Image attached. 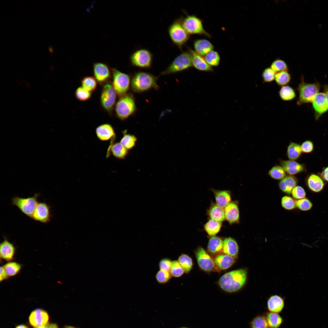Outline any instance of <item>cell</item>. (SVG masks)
Here are the masks:
<instances>
[{
	"label": "cell",
	"mask_w": 328,
	"mask_h": 328,
	"mask_svg": "<svg viewBox=\"0 0 328 328\" xmlns=\"http://www.w3.org/2000/svg\"><path fill=\"white\" fill-rule=\"evenodd\" d=\"M123 134L120 142L128 150L132 149L136 145V137L133 135L127 133L126 130L123 131Z\"/></svg>",
	"instance_id": "obj_36"
},
{
	"label": "cell",
	"mask_w": 328,
	"mask_h": 328,
	"mask_svg": "<svg viewBox=\"0 0 328 328\" xmlns=\"http://www.w3.org/2000/svg\"><path fill=\"white\" fill-rule=\"evenodd\" d=\"M30 324L35 327H36L47 323L49 316L46 312L39 309L33 311L29 318Z\"/></svg>",
	"instance_id": "obj_19"
},
{
	"label": "cell",
	"mask_w": 328,
	"mask_h": 328,
	"mask_svg": "<svg viewBox=\"0 0 328 328\" xmlns=\"http://www.w3.org/2000/svg\"><path fill=\"white\" fill-rule=\"evenodd\" d=\"M91 92L86 90L82 86L78 87L76 90L75 96L78 100L85 101L90 99Z\"/></svg>",
	"instance_id": "obj_46"
},
{
	"label": "cell",
	"mask_w": 328,
	"mask_h": 328,
	"mask_svg": "<svg viewBox=\"0 0 328 328\" xmlns=\"http://www.w3.org/2000/svg\"><path fill=\"white\" fill-rule=\"evenodd\" d=\"M247 271L244 268L235 270L225 273L220 278L218 284L224 291L233 293L239 291L245 283Z\"/></svg>",
	"instance_id": "obj_1"
},
{
	"label": "cell",
	"mask_w": 328,
	"mask_h": 328,
	"mask_svg": "<svg viewBox=\"0 0 328 328\" xmlns=\"http://www.w3.org/2000/svg\"><path fill=\"white\" fill-rule=\"evenodd\" d=\"M221 226V222L210 219L205 224L204 229L209 236H213L219 232Z\"/></svg>",
	"instance_id": "obj_34"
},
{
	"label": "cell",
	"mask_w": 328,
	"mask_h": 328,
	"mask_svg": "<svg viewBox=\"0 0 328 328\" xmlns=\"http://www.w3.org/2000/svg\"><path fill=\"white\" fill-rule=\"evenodd\" d=\"M188 328V327H181V328Z\"/></svg>",
	"instance_id": "obj_64"
},
{
	"label": "cell",
	"mask_w": 328,
	"mask_h": 328,
	"mask_svg": "<svg viewBox=\"0 0 328 328\" xmlns=\"http://www.w3.org/2000/svg\"><path fill=\"white\" fill-rule=\"evenodd\" d=\"M320 176L323 179L328 182V166L325 168L321 172Z\"/></svg>",
	"instance_id": "obj_54"
},
{
	"label": "cell",
	"mask_w": 328,
	"mask_h": 328,
	"mask_svg": "<svg viewBox=\"0 0 328 328\" xmlns=\"http://www.w3.org/2000/svg\"><path fill=\"white\" fill-rule=\"evenodd\" d=\"M207 214L210 219L221 222L225 219L224 210L214 203L211 204Z\"/></svg>",
	"instance_id": "obj_31"
},
{
	"label": "cell",
	"mask_w": 328,
	"mask_h": 328,
	"mask_svg": "<svg viewBox=\"0 0 328 328\" xmlns=\"http://www.w3.org/2000/svg\"><path fill=\"white\" fill-rule=\"evenodd\" d=\"M51 207L44 202L38 203L31 218L40 222L46 223L50 222L51 218Z\"/></svg>",
	"instance_id": "obj_14"
},
{
	"label": "cell",
	"mask_w": 328,
	"mask_h": 328,
	"mask_svg": "<svg viewBox=\"0 0 328 328\" xmlns=\"http://www.w3.org/2000/svg\"><path fill=\"white\" fill-rule=\"evenodd\" d=\"M214 259L216 266L219 272L226 270L232 266L235 262V258L223 253L217 255Z\"/></svg>",
	"instance_id": "obj_23"
},
{
	"label": "cell",
	"mask_w": 328,
	"mask_h": 328,
	"mask_svg": "<svg viewBox=\"0 0 328 328\" xmlns=\"http://www.w3.org/2000/svg\"><path fill=\"white\" fill-rule=\"evenodd\" d=\"M296 206L299 210L306 211L310 210L312 207L313 204L309 200L305 198L296 201Z\"/></svg>",
	"instance_id": "obj_49"
},
{
	"label": "cell",
	"mask_w": 328,
	"mask_h": 328,
	"mask_svg": "<svg viewBox=\"0 0 328 328\" xmlns=\"http://www.w3.org/2000/svg\"><path fill=\"white\" fill-rule=\"evenodd\" d=\"M172 261L168 258H164L161 259L159 263V267L160 270L170 272V269Z\"/></svg>",
	"instance_id": "obj_52"
},
{
	"label": "cell",
	"mask_w": 328,
	"mask_h": 328,
	"mask_svg": "<svg viewBox=\"0 0 328 328\" xmlns=\"http://www.w3.org/2000/svg\"><path fill=\"white\" fill-rule=\"evenodd\" d=\"M281 203L282 207L287 210H292L296 207V201L288 196H285L282 198Z\"/></svg>",
	"instance_id": "obj_47"
},
{
	"label": "cell",
	"mask_w": 328,
	"mask_h": 328,
	"mask_svg": "<svg viewBox=\"0 0 328 328\" xmlns=\"http://www.w3.org/2000/svg\"><path fill=\"white\" fill-rule=\"evenodd\" d=\"M8 277H11L18 274L21 268V265L15 262L9 261L3 266Z\"/></svg>",
	"instance_id": "obj_37"
},
{
	"label": "cell",
	"mask_w": 328,
	"mask_h": 328,
	"mask_svg": "<svg viewBox=\"0 0 328 328\" xmlns=\"http://www.w3.org/2000/svg\"><path fill=\"white\" fill-rule=\"evenodd\" d=\"M316 119L328 110V104L324 93H319L312 102Z\"/></svg>",
	"instance_id": "obj_17"
},
{
	"label": "cell",
	"mask_w": 328,
	"mask_h": 328,
	"mask_svg": "<svg viewBox=\"0 0 328 328\" xmlns=\"http://www.w3.org/2000/svg\"><path fill=\"white\" fill-rule=\"evenodd\" d=\"M270 68L276 73L282 71H288L289 70L286 63L280 59H277L273 61Z\"/></svg>",
	"instance_id": "obj_45"
},
{
	"label": "cell",
	"mask_w": 328,
	"mask_h": 328,
	"mask_svg": "<svg viewBox=\"0 0 328 328\" xmlns=\"http://www.w3.org/2000/svg\"><path fill=\"white\" fill-rule=\"evenodd\" d=\"M193 45L194 51L203 56H204L214 49V46L212 43L205 39L195 40L193 42Z\"/></svg>",
	"instance_id": "obj_25"
},
{
	"label": "cell",
	"mask_w": 328,
	"mask_h": 328,
	"mask_svg": "<svg viewBox=\"0 0 328 328\" xmlns=\"http://www.w3.org/2000/svg\"><path fill=\"white\" fill-rule=\"evenodd\" d=\"M43 101L46 104L47 103V101L45 100H43Z\"/></svg>",
	"instance_id": "obj_62"
},
{
	"label": "cell",
	"mask_w": 328,
	"mask_h": 328,
	"mask_svg": "<svg viewBox=\"0 0 328 328\" xmlns=\"http://www.w3.org/2000/svg\"><path fill=\"white\" fill-rule=\"evenodd\" d=\"M279 162L280 166L289 175H294L304 171L305 169L303 164L294 160L279 159Z\"/></svg>",
	"instance_id": "obj_18"
},
{
	"label": "cell",
	"mask_w": 328,
	"mask_h": 328,
	"mask_svg": "<svg viewBox=\"0 0 328 328\" xmlns=\"http://www.w3.org/2000/svg\"><path fill=\"white\" fill-rule=\"evenodd\" d=\"M190 52L192 67L197 70L204 72H213L214 69L206 62L204 57L196 53L191 48L187 47Z\"/></svg>",
	"instance_id": "obj_16"
},
{
	"label": "cell",
	"mask_w": 328,
	"mask_h": 328,
	"mask_svg": "<svg viewBox=\"0 0 328 328\" xmlns=\"http://www.w3.org/2000/svg\"><path fill=\"white\" fill-rule=\"evenodd\" d=\"M112 85L118 95L120 97L127 93L131 87V79L128 74L118 69H111Z\"/></svg>",
	"instance_id": "obj_9"
},
{
	"label": "cell",
	"mask_w": 328,
	"mask_h": 328,
	"mask_svg": "<svg viewBox=\"0 0 328 328\" xmlns=\"http://www.w3.org/2000/svg\"><path fill=\"white\" fill-rule=\"evenodd\" d=\"M15 328H28V327L24 325H21L18 326Z\"/></svg>",
	"instance_id": "obj_60"
},
{
	"label": "cell",
	"mask_w": 328,
	"mask_h": 328,
	"mask_svg": "<svg viewBox=\"0 0 328 328\" xmlns=\"http://www.w3.org/2000/svg\"><path fill=\"white\" fill-rule=\"evenodd\" d=\"M25 84H26V86L27 87H28L29 88H31V87L30 85V84L29 83H26Z\"/></svg>",
	"instance_id": "obj_61"
},
{
	"label": "cell",
	"mask_w": 328,
	"mask_h": 328,
	"mask_svg": "<svg viewBox=\"0 0 328 328\" xmlns=\"http://www.w3.org/2000/svg\"><path fill=\"white\" fill-rule=\"evenodd\" d=\"M291 193L293 198L297 200L305 198L306 194L304 189L300 186H296L294 188Z\"/></svg>",
	"instance_id": "obj_51"
},
{
	"label": "cell",
	"mask_w": 328,
	"mask_h": 328,
	"mask_svg": "<svg viewBox=\"0 0 328 328\" xmlns=\"http://www.w3.org/2000/svg\"><path fill=\"white\" fill-rule=\"evenodd\" d=\"M195 254L200 268L207 272H219L214 259L202 247L199 246L195 251Z\"/></svg>",
	"instance_id": "obj_12"
},
{
	"label": "cell",
	"mask_w": 328,
	"mask_h": 328,
	"mask_svg": "<svg viewBox=\"0 0 328 328\" xmlns=\"http://www.w3.org/2000/svg\"><path fill=\"white\" fill-rule=\"evenodd\" d=\"M268 174L276 180H281L286 176V173L283 168L279 165H275L268 171Z\"/></svg>",
	"instance_id": "obj_42"
},
{
	"label": "cell",
	"mask_w": 328,
	"mask_h": 328,
	"mask_svg": "<svg viewBox=\"0 0 328 328\" xmlns=\"http://www.w3.org/2000/svg\"><path fill=\"white\" fill-rule=\"evenodd\" d=\"M49 328H58L57 325L55 324H52L50 325Z\"/></svg>",
	"instance_id": "obj_58"
},
{
	"label": "cell",
	"mask_w": 328,
	"mask_h": 328,
	"mask_svg": "<svg viewBox=\"0 0 328 328\" xmlns=\"http://www.w3.org/2000/svg\"><path fill=\"white\" fill-rule=\"evenodd\" d=\"M324 94H325L326 98L328 104V85H326L324 87Z\"/></svg>",
	"instance_id": "obj_56"
},
{
	"label": "cell",
	"mask_w": 328,
	"mask_h": 328,
	"mask_svg": "<svg viewBox=\"0 0 328 328\" xmlns=\"http://www.w3.org/2000/svg\"><path fill=\"white\" fill-rule=\"evenodd\" d=\"M250 328H269L264 315H257L249 323Z\"/></svg>",
	"instance_id": "obj_38"
},
{
	"label": "cell",
	"mask_w": 328,
	"mask_h": 328,
	"mask_svg": "<svg viewBox=\"0 0 328 328\" xmlns=\"http://www.w3.org/2000/svg\"><path fill=\"white\" fill-rule=\"evenodd\" d=\"M177 261L184 272L188 273L191 270L193 266V262L192 258L188 255L182 254L179 257Z\"/></svg>",
	"instance_id": "obj_39"
},
{
	"label": "cell",
	"mask_w": 328,
	"mask_h": 328,
	"mask_svg": "<svg viewBox=\"0 0 328 328\" xmlns=\"http://www.w3.org/2000/svg\"><path fill=\"white\" fill-rule=\"evenodd\" d=\"M117 94L112 84L110 82L103 85L100 98L101 105L110 115L112 114L116 103Z\"/></svg>",
	"instance_id": "obj_8"
},
{
	"label": "cell",
	"mask_w": 328,
	"mask_h": 328,
	"mask_svg": "<svg viewBox=\"0 0 328 328\" xmlns=\"http://www.w3.org/2000/svg\"><path fill=\"white\" fill-rule=\"evenodd\" d=\"M214 195L217 204L223 208L225 207L231 200V194L227 190H212Z\"/></svg>",
	"instance_id": "obj_30"
},
{
	"label": "cell",
	"mask_w": 328,
	"mask_h": 328,
	"mask_svg": "<svg viewBox=\"0 0 328 328\" xmlns=\"http://www.w3.org/2000/svg\"><path fill=\"white\" fill-rule=\"evenodd\" d=\"M264 315L269 328H279L283 323V318L278 313L268 311Z\"/></svg>",
	"instance_id": "obj_32"
},
{
	"label": "cell",
	"mask_w": 328,
	"mask_h": 328,
	"mask_svg": "<svg viewBox=\"0 0 328 328\" xmlns=\"http://www.w3.org/2000/svg\"><path fill=\"white\" fill-rule=\"evenodd\" d=\"M14 245L5 237L0 244V256L2 259L10 261L13 260L15 253Z\"/></svg>",
	"instance_id": "obj_22"
},
{
	"label": "cell",
	"mask_w": 328,
	"mask_h": 328,
	"mask_svg": "<svg viewBox=\"0 0 328 328\" xmlns=\"http://www.w3.org/2000/svg\"><path fill=\"white\" fill-rule=\"evenodd\" d=\"M239 247L236 241L231 237L226 238L224 240L223 253L237 258Z\"/></svg>",
	"instance_id": "obj_29"
},
{
	"label": "cell",
	"mask_w": 328,
	"mask_h": 328,
	"mask_svg": "<svg viewBox=\"0 0 328 328\" xmlns=\"http://www.w3.org/2000/svg\"><path fill=\"white\" fill-rule=\"evenodd\" d=\"M128 150L120 142H113L110 143L108 147L106 157H109L111 153L117 159H124L128 154Z\"/></svg>",
	"instance_id": "obj_21"
},
{
	"label": "cell",
	"mask_w": 328,
	"mask_h": 328,
	"mask_svg": "<svg viewBox=\"0 0 328 328\" xmlns=\"http://www.w3.org/2000/svg\"><path fill=\"white\" fill-rule=\"evenodd\" d=\"M302 152L304 153H309L312 152L314 149L313 142L310 140H306L303 142L300 145Z\"/></svg>",
	"instance_id": "obj_53"
},
{
	"label": "cell",
	"mask_w": 328,
	"mask_h": 328,
	"mask_svg": "<svg viewBox=\"0 0 328 328\" xmlns=\"http://www.w3.org/2000/svg\"><path fill=\"white\" fill-rule=\"evenodd\" d=\"M63 328H79L78 327H76L74 326H69V325H65L64 326Z\"/></svg>",
	"instance_id": "obj_59"
},
{
	"label": "cell",
	"mask_w": 328,
	"mask_h": 328,
	"mask_svg": "<svg viewBox=\"0 0 328 328\" xmlns=\"http://www.w3.org/2000/svg\"><path fill=\"white\" fill-rule=\"evenodd\" d=\"M184 272L178 261H172L170 273L172 277L179 278L181 276Z\"/></svg>",
	"instance_id": "obj_44"
},
{
	"label": "cell",
	"mask_w": 328,
	"mask_h": 328,
	"mask_svg": "<svg viewBox=\"0 0 328 328\" xmlns=\"http://www.w3.org/2000/svg\"><path fill=\"white\" fill-rule=\"evenodd\" d=\"M0 281L1 282L7 279L8 278V277L5 271L3 266H1L0 267Z\"/></svg>",
	"instance_id": "obj_55"
},
{
	"label": "cell",
	"mask_w": 328,
	"mask_h": 328,
	"mask_svg": "<svg viewBox=\"0 0 328 328\" xmlns=\"http://www.w3.org/2000/svg\"><path fill=\"white\" fill-rule=\"evenodd\" d=\"M192 67L191 55L187 50L183 51L177 56L169 65L160 73L162 75L175 73L187 70Z\"/></svg>",
	"instance_id": "obj_5"
},
{
	"label": "cell",
	"mask_w": 328,
	"mask_h": 328,
	"mask_svg": "<svg viewBox=\"0 0 328 328\" xmlns=\"http://www.w3.org/2000/svg\"><path fill=\"white\" fill-rule=\"evenodd\" d=\"M39 196L38 194L27 198L15 196L12 198V204L17 207L23 214L31 218L38 203Z\"/></svg>",
	"instance_id": "obj_11"
},
{
	"label": "cell",
	"mask_w": 328,
	"mask_h": 328,
	"mask_svg": "<svg viewBox=\"0 0 328 328\" xmlns=\"http://www.w3.org/2000/svg\"><path fill=\"white\" fill-rule=\"evenodd\" d=\"M267 307L269 312L279 313L284 308V299L278 295L272 296L267 300Z\"/></svg>",
	"instance_id": "obj_24"
},
{
	"label": "cell",
	"mask_w": 328,
	"mask_h": 328,
	"mask_svg": "<svg viewBox=\"0 0 328 328\" xmlns=\"http://www.w3.org/2000/svg\"><path fill=\"white\" fill-rule=\"evenodd\" d=\"M203 57L207 63L211 67H217L219 66L220 58L217 51L213 50Z\"/></svg>",
	"instance_id": "obj_40"
},
{
	"label": "cell",
	"mask_w": 328,
	"mask_h": 328,
	"mask_svg": "<svg viewBox=\"0 0 328 328\" xmlns=\"http://www.w3.org/2000/svg\"><path fill=\"white\" fill-rule=\"evenodd\" d=\"M171 277L169 272L160 269L157 272L155 276L157 282L161 284L168 282Z\"/></svg>",
	"instance_id": "obj_48"
},
{
	"label": "cell",
	"mask_w": 328,
	"mask_h": 328,
	"mask_svg": "<svg viewBox=\"0 0 328 328\" xmlns=\"http://www.w3.org/2000/svg\"><path fill=\"white\" fill-rule=\"evenodd\" d=\"M298 183L297 178L293 176L286 175L279 181L278 185L280 190L288 194H290L292 189Z\"/></svg>",
	"instance_id": "obj_28"
},
{
	"label": "cell",
	"mask_w": 328,
	"mask_h": 328,
	"mask_svg": "<svg viewBox=\"0 0 328 328\" xmlns=\"http://www.w3.org/2000/svg\"><path fill=\"white\" fill-rule=\"evenodd\" d=\"M50 324L49 323H48L46 324L40 326L39 327H35V328H49Z\"/></svg>",
	"instance_id": "obj_57"
},
{
	"label": "cell",
	"mask_w": 328,
	"mask_h": 328,
	"mask_svg": "<svg viewBox=\"0 0 328 328\" xmlns=\"http://www.w3.org/2000/svg\"><path fill=\"white\" fill-rule=\"evenodd\" d=\"M225 219L230 224L238 223L239 220V211L237 202H231L225 207Z\"/></svg>",
	"instance_id": "obj_20"
},
{
	"label": "cell",
	"mask_w": 328,
	"mask_h": 328,
	"mask_svg": "<svg viewBox=\"0 0 328 328\" xmlns=\"http://www.w3.org/2000/svg\"><path fill=\"white\" fill-rule=\"evenodd\" d=\"M275 80L278 85L282 87L289 83L291 76L288 71H282L276 73Z\"/></svg>",
	"instance_id": "obj_41"
},
{
	"label": "cell",
	"mask_w": 328,
	"mask_h": 328,
	"mask_svg": "<svg viewBox=\"0 0 328 328\" xmlns=\"http://www.w3.org/2000/svg\"><path fill=\"white\" fill-rule=\"evenodd\" d=\"M158 77L146 72L135 73L131 78V88L134 92L142 93L152 89L158 90Z\"/></svg>",
	"instance_id": "obj_2"
},
{
	"label": "cell",
	"mask_w": 328,
	"mask_h": 328,
	"mask_svg": "<svg viewBox=\"0 0 328 328\" xmlns=\"http://www.w3.org/2000/svg\"><path fill=\"white\" fill-rule=\"evenodd\" d=\"M224 240L222 238L213 236L209 240L207 249L208 251L212 255H216L223 253Z\"/></svg>",
	"instance_id": "obj_26"
},
{
	"label": "cell",
	"mask_w": 328,
	"mask_h": 328,
	"mask_svg": "<svg viewBox=\"0 0 328 328\" xmlns=\"http://www.w3.org/2000/svg\"><path fill=\"white\" fill-rule=\"evenodd\" d=\"M278 94L281 99L285 101H291L296 96L295 90L288 85L281 87L278 91Z\"/></svg>",
	"instance_id": "obj_35"
},
{
	"label": "cell",
	"mask_w": 328,
	"mask_h": 328,
	"mask_svg": "<svg viewBox=\"0 0 328 328\" xmlns=\"http://www.w3.org/2000/svg\"><path fill=\"white\" fill-rule=\"evenodd\" d=\"M297 90L299 94L297 104L300 105L305 103L312 102L316 95L319 93V86L317 83H308L302 80Z\"/></svg>",
	"instance_id": "obj_7"
},
{
	"label": "cell",
	"mask_w": 328,
	"mask_h": 328,
	"mask_svg": "<svg viewBox=\"0 0 328 328\" xmlns=\"http://www.w3.org/2000/svg\"><path fill=\"white\" fill-rule=\"evenodd\" d=\"M17 83H19V84H21V82H20V81H19V80H17Z\"/></svg>",
	"instance_id": "obj_63"
},
{
	"label": "cell",
	"mask_w": 328,
	"mask_h": 328,
	"mask_svg": "<svg viewBox=\"0 0 328 328\" xmlns=\"http://www.w3.org/2000/svg\"><path fill=\"white\" fill-rule=\"evenodd\" d=\"M302 152L300 145L298 144L290 142L287 147L286 156L290 160L295 161L301 156Z\"/></svg>",
	"instance_id": "obj_33"
},
{
	"label": "cell",
	"mask_w": 328,
	"mask_h": 328,
	"mask_svg": "<svg viewBox=\"0 0 328 328\" xmlns=\"http://www.w3.org/2000/svg\"><path fill=\"white\" fill-rule=\"evenodd\" d=\"M184 12L186 16L185 17H181L182 24L189 35H201L211 38V35L204 29L202 20L194 15H190Z\"/></svg>",
	"instance_id": "obj_6"
},
{
	"label": "cell",
	"mask_w": 328,
	"mask_h": 328,
	"mask_svg": "<svg viewBox=\"0 0 328 328\" xmlns=\"http://www.w3.org/2000/svg\"><path fill=\"white\" fill-rule=\"evenodd\" d=\"M81 83L83 87L91 92L94 91L97 88V80L92 77L87 76L84 77Z\"/></svg>",
	"instance_id": "obj_43"
},
{
	"label": "cell",
	"mask_w": 328,
	"mask_h": 328,
	"mask_svg": "<svg viewBox=\"0 0 328 328\" xmlns=\"http://www.w3.org/2000/svg\"><path fill=\"white\" fill-rule=\"evenodd\" d=\"M93 70L94 78L100 84L103 85L109 82L112 77L111 70L107 64L100 62L94 63Z\"/></svg>",
	"instance_id": "obj_13"
},
{
	"label": "cell",
	"mask_w": 328,
	"mask_h": 328,
	"mask_svg": "<svg viewBox=\"0 0 328 328\" xmlns=\"http://www.w3.org/2000/svg\"><path fill=\"white\" fill-rule=\"evenodd\" d=\"M168 31L172 43L181 50L190 38L183 27L181 17L175 19L169 26Z\"/></svg>",
	"instance_id": "obj_4"
},
{
	"label": "cell",
	"mask_w": 328,
	"mask_h": 328,
	"mask_svg": "<svg viewBox=\"0 0 328 328\" xmlns=\"http://www.w3.org/2000/svg\"><path fill=\"white\" fill-rule=\"evenodd\" d=\"M114 108L116 117L121 120H126L133 115L137 110L135 100L133 94L128 93L119 97Z\"/></svg>",
	"instance_id": "obj_3"
},
{
	"label": "cell",
	"mask_w": 328,
	"mask_h": 328,
	"mask_svg": "<svg viewBox=\"0 0 328 328\" xmlns=\"http://www.w3.org/2000/svg\"><path fill=\"white\" fill-rule=\"evenodd\" d=\"M95 134L97 138L101 141L110 140L114 141L116 138L114 129L108 123L102 124L97 127L95 129Z\"/></svg>",
	"instance_id": "obj_15"
},
{
	"label": "cell",
	"mask_w": 328,
	"mask_h": 328,
	"mask_svg": "<svg viewBox=\"0 0 328 328\" xmlns=\"http://www.w3.org/2000/svg\"><path fill=\"white\" fill-rule=\"evenodd\" d=\"M306 182L309 188L312 191L316 193L322 191L325 185L323 179L315 174L309 175L306 178Z\"/></svg>",
	"instance_id": "obj_27"
},
{
	"label": "cell",
	"mask_w": 328,
	"mask_h": 328,
	"mask_svg": "<svg viewBox=\"0 0 328 328\" xmlns=\"http://www.w3.org/2000/svg\"><path fill=\"white\" fill-rule=\"evenodd\" d=\"M153 57L152 53L149 50L140 48L131 54L129 60L131 64L134 67L148 69L152 66Z\"/></svg>",
	"instance_id": "obj_10"
},
{
	"label": "cell",
	"mask_w": 328,
	"mask_h": 328,
	"mask_svg": "<svg viewBox=\"0 0 328 328\" xmlns=\"http://www.w3.org/2000/svg\"><path fill=\"white\" fill-rule=\"evenodd\" d=\"M275 74L270 67L265 68L262 73L263 82L270 83L273 81L275 79Z\"/></svg>",
	"instance_id": "obj_50"
}]
</instances>
